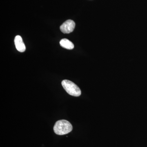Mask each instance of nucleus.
I'll use <instances>...</instances> for the list:
<instances>
[{
    "label": "nucleus",
    "instance_id": "nucleus-1",
    "mask_svg": "<svg viewBox=\"0 0 147 147\" xmlns=\"http://www.w3.org/2000/svg\"><path fill=\"white\" fill-rule=\"evenodd\" d=\"M53 129L55 134L63 135L71 132L73 129V127L68 121L61 120L56 122Z\"/></svg>",
    "mask_w": 147,
    "mask_h": 147
},
{
    "label": "nucleus",
    "instance_id": "nucleus-2",
    "mask_svg": "<svg viewBox=\"0 0 147 147\" xmlns=\"http://www.w3.org/2000/svg\"><path fill=\"white\" fill-rule=\"evenodd\" d=\"M62 86L69 94L78 97L82 94L79 87L73 82L68 80H64L61 82Z\"/></svg>",
    "mask_w": 147,
    "mask_h": 147
},
{
    "label": "nucleus",
    "instance_id": "nucleus-3",
    "mask_svg": "<svg viewBox=\"0 0 147 147\" xmlns=\"http://www.w3.org/2000/svg\"><path fill=\"white\" fill-rule=\"evenodd\" d=\"M75 23L71 20H68L61 25V31L64 34H69L72 32L75 28Z\"/></svg>",
    "mask_w": 147,
    "mask_h": 147
},
{
    "label": "nucleus",
    "instance_id": "nucleus-4",
    "mask_svg": "<svg viewBox=\"0 0 147 147\" xmlns=\"http://www.w3.org/2000/svg\"><path fill=\"white\" fill-rule=\"evenodd\" d=\"M14 43L17 50L21 53L26 51V47L24 44L22 37L20 36L17 35L14 38Z\"/></svg>",
    "mask_w": 147,
    "mask_h": 147
},
{
    "label": "nucleus",
    "instance_id": "nucleus-5",
    "mask_svg": "<svg viewBox=\"0 0 147 147\" xmlns=\"http://www.w3.org/2000/svg\"><path fill=\"white\" fill-rule=\"evenodd\" d=\"M60 44L61 47L68 50H72L74 47L73 43L67 38L61 40Z\"/></svg>",
    "mask_w": 147,
    "mask_h": 147
}]
</instances>
